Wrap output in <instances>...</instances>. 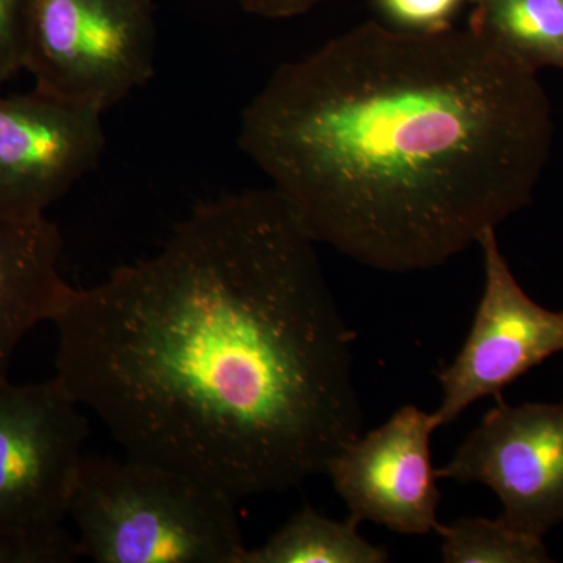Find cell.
Segmentation results:
<instances>
[{
	"label": "cell",
	"mask_w": 563,
	"mask_h": 563,
	"mask_svg": "<svg viewBox=\"0 0 563 563\" xmlns=\"http://www.w3.org/2000/svg\"><path fill=\"white\" fill-rule=\"evenodd\" d=\"M52 322L55 379L125 455L236 503L324 474L363 433L355 333L274 188L199 203Z\"/></svg>",
	"instance_id": "6da1fadb"
},
{
	"label": "cell",
	"mask_w": 563,
	"mask_h": 563,
	"mask_svg": "<svg viewBox=\"0 0 563 563\" xmlns=\"http://www.w3.org/2000/svg\"><path fill=\"white\" fill-rule=\"evenodd\" d=\"M239 141L314 243L404 274L531 206L554 120L539 73L476 25L368 22L282 65Z\"/></svg>",
	"instance_id": "7a4b0ae2"
},
{
	"label": "cell",
	"mask_w": 563,
	"mask_h": 563,
	"mask_svg": "<svg viewBox=\"0 0 563 563\" xmlns=\"http://www.w3.org/2000/svg\"><path fill=\"white\" fill-rule=\"evenodd\" d=\"M80 558L98 563H242L236 501L168 466L81 459L69 498Z\"/></svg>",
	"instance_id": "3957f363"
},
{
	"label": "cell",
	"mask_w": 563,
	"mask_h": 563,
	"mask_svg": "<svg viewBox=\"0 0 563 563\" xmlns=\"http://www.w3.org/2000/svg\"><path fill=\"white\" fill-rule=\"evenodd\" d=\"M90 422L55 377L0 385V563L80 559L69 498Z\"/></svg>",
	"instance_id": "277c9868"
},
{
	"label": "cell",
	"mask_w": 563,
	"mask_h": 563,
	"mask_svg": "<svg viewBox=\"0 0 563 563\" xmlns=\"http://www.w3.org/2000/svg\"><path fill=\"white\" fill-rule=\"evenodd\" d=\"M154 0H36L25 70L36 90L106 111L151 80Z\"/></svg>",
	"instance_id": "5b68a950"
},
{
	"label": "cell",
	"mask_w": 563,
	"mask_h": 563,
	"mask_svg": "<svg viewBox=\"0 0 563 563\" xmlns=\"http://www.w3.org/2000/svg\"><path fill=\"white\" fill-rule=\"evenodd\" d=\"M496 399L437 477L485 485L501 503L504 523L544 539L563 525V399Z\"/></svg>",
	"instance_id": "8992f818"
},
{
	"label": "cell",
	"mask_w": 563,
	"mask_h": 563,
	"mask_svg": "<svg viewBox=\"0 0 563 563\" xmlns=\"http://www.w3.org/2000/svg\"><path fill=\"white\" fill-rule=\"evenodd\" d=\"M484 291L468 339L453 362L437 374L443 398L432 420L451 424L472 404L499 396L504 388L563 354V312L533 301L514 276L496 231L481 236Z\"/></svg>",
	"instance_id": "52a82bcc"
},
{
	"label": "cell",
	"mask_w": 563,
	"mask_h": 563,
	"mask_svg": "<svg viewBox=\"0 0 563 563\" xmlns=\"http://www.w3.org/2000/svg\"><path fill=\"white\" fill-rule=\"evenodd\" d=\"M102 114L36 88L0 95V217H46L98 165Z\"/></svg>",
	"instance_id": "ba28073f"
},
{
	"label": "cell",
	"mask_w": 563,
	"mask_h": 563,
	"mask_svg": "<svg viewBox=\"0 0 563 563\" xmlns=\"http://www.w3.org/2000/svg\"><path fill=\"white\" fill-rule=\"evenodd\" d=\"M432 412L404 406L373 431L333 455L325 466L355 521L401 536H428L439 526V477L432 466Z\"/></svg>",
	"instance_id": "9c48e42d"
},
{
	"label": "cell",
	"mask_w": 563,
	"mask_h": 563,
	"mask_svg": "<svg viewBox=\"0 0 563 563\" xmlns=\"http://www.w3.org/2000/svg\"><path fill=\"white\" fill-rule=\"evenodd\" d=\"M62 233L47 217H0V385L9 383L24 336L60 313L73 287L63 279Z\"/></svg>",
	"instance_id": "30bf717a"
},
{
	"label": "cell",
	"mask_w": 563,
	"mask_h": 563,
	"mask_svg": "<svg viewBox=\"0 0 563 563\" xmlns=\"http://www.w3.org/2000/svg\"><path fill=\"white\" fill-rule=\"evenodd\" d=\"M358 521L322 517L312 507L292 515L262 547L247 548L242 563H385L390 554L358 533Z\"/></svg>",
	"instance_id": "8fae6325"
},
{
	"label": "cell",
	"mask_w": 563,
	"mask_h": 563,
	"mask_svg": "<svg viewBox=\"0 0 563 563\" xmlns=\"http://www.w3.org/2000/svg\"><path fill=\"white\" fill-rule=\"evenodd\" d=\"M473 24L529 68L563 70V0H476Z\"/></svg>",
	"instance_id": "7c38bea8"
},
{
	"label": "cell",
	"mask_w": 563,
	"mask_h": 563,
	"mask_svg": "<svg viewBox=\"0 0 563 563\" xmlns=\"http://www.w3.org/2000/svg\"><path fill=\"white\" fill-rule=\"evenodd\" d=\"M446 563H550L542 537L517 531L501 518H461L450 526L439 525Z\"/></svg>",
	"instance_id": "4fadbf2b"
},
{
	"label": "cell",
	"mask_w": 563,
	"mask_h": 563,
	"mask_svg": "<svg viewBox=\"0 0 563 563\" xmlns=\"http://www.w3.org/2000/svg\"><path fill=\"white\" fill-rule=\"evenodd\" d=\"M36 0H0V88L25 68Z\"/></svg>",
	"instance_id": "5bb4252c"
},
{
	"label": "cell",
	"mask_w": 563,
	"mask_h": 563,
	"mask_svg": "<svg viewBox=\"0 0 563 563\" xmlns=\"http://www.w3.org/2000/svg\"><path fill=\"white\" fill-rule=\"evenodd\" d=\"M465 0H377L393 27L409 32L446 31Z\"/></svg>",
	"instance_id": "9a60e30c"
},
{
	"label": "cell",
	"mask_w": 563,
	"mask_h": 563,
	"mask_svg": "<svg viewBox=\"0 0 563 563\" xmlns=\"http://www.w3.org/2000/svg\"><path fill=\"white\" fill-rule=\"evenodd\" d=\"M247 13L269 20H287L317 9L331 0H235Z\"/></svg>",
	"instance_id": "2e32d148"
}]
</instances>
